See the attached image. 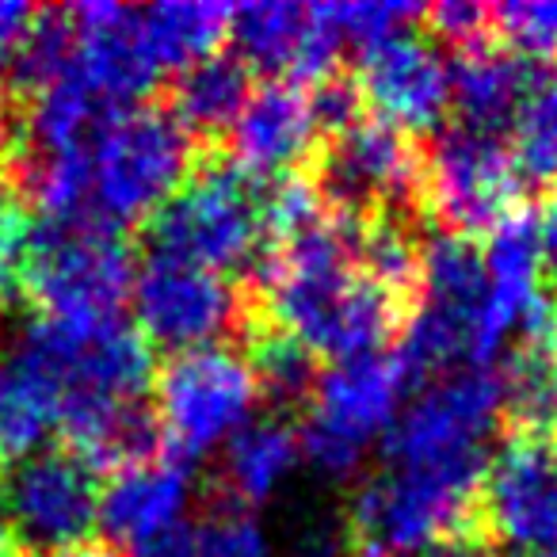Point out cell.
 Instances as JSON below:
<instances>
[{
	"label": "cell",
	"instance_id": "6da1fadb",
	"mask_svg": "<svg viewBox=\"0 0 557 557\" xmlns=\"http://www.w3.org/2000/svg\"><path fill=\"white\" fill-rule=\"evenodd\" d=\"M500 412V374L488 367L450 371L432 382L386 432L389 470L420 473L458 493H481L488 432Z\"/></svg>",
	"mask_w": 557,
	"mask_h": 557
},
{
	"label": "cell",
	"instance_id": "7a4b0ae2",
	"mask_svg": "<svg viewBox=\"0 0 557 557\" xmlns=\"http://www.w3.org/2000/svg\"><path fill=\"white\" fill-rule=\"evenodd\" d=\"M191 176V134L172 111L134 103L108 115L88 146V199L100 222L126 225L157 214Z\"/></svg>",
	"mask_w": 557,
	"mask_h": 557
},
{
	"label": "cell",
	"instance_id": "3957f363",
	"mask_svg": "<svg viewBox=\"0 0 557 557\" xmlns=\"http://www.w3.org/2000/svg\"><path fill=\"white\" fill-rule=\"evenodd\" d=\"M20 287L50 321H111L134 295V252L115 225L92 214L47 218L35 230Z\"/></svg>",
	"mask_w": 557,
	"mask_h": 557
},
{
	"label": "cell",
	"instance_id": "277c9868",
	"mask_svg": "<svg viewBox=\"0 0 557 557\" xmlns=\"http://www.w3.org/2000/svg\"><path fill=\"white\" fill-rule=\"evenodd\" d=\"M263 240L260 191L230 157H202L149 222L153 256L207 271L245 268Z\"/></svg>",
	"mask_w": 557,
	"mask_h": 557
},
{
	"label": "cell",
	"instance_id": "5b68a950",
	"mask_svg": "<svg viewBox=\"0 0 557 557\" xmlns=\"http://www.w3.org/2000/svg\"><path fill=\"white\" fill-rule=\"evenodd\" d=\"M412 374L386 351L336 363L318 379L310 417L298 435L306 462L329 481H344L363 466V455L401 412V397Z\"/></svg>",
	"mask_w": 557,
	"mask_h": 557
},
{
	"label": "cell",
	"instance_id": "8992f818",
	"mask_svg": "<svg viewBox=\"0 0 557 557\" xmlns=\"http://www.w3.org/2000/svg\"><path fill=\"white\" fill-rule=\"evenodd\" d=\"M260 389L252 367L233 348L176 351L157 374V428L176 450V462H191L207 450L230 443L240 428H248Z\"/></svg>",
	"mask_w": 557,
	"mask_h": 557
},
{
	"label": "cell",
	"instance_id": "52a82bcc",
	"mask_svg": "<svg viewBox=\"0 0 557 557\" xmlns=\"http://www.w3.org/2000/svg\"><path fill=\"white\" fill-rule=\"evenodd\" d=\"M321 199L348 218L409 214L424 195V161L409 134L382 119H359L333 134L313 172Z\"/></svg>",
	"mask_w": 557,
	"mask_h": 557
},
{
	"label": "cell",
	"instance_id": "ba28073f",
	"mask_svg": "<svg viewBox=\"0 0 557 557\" xmlns=\"http://www.w3.org/2000/svg\"><path fill=\"white\" fill-rule=\"evenodd\" d=\"M0 523L47 557L81 546L100 523L96 473L73 450H35L0 466Z\"/></svg>",
	"mask_w": 557,
	"mask_h": 557
},
{
	"label": "cell",
	"instance_id": "9c48e42d",
	"mask_svg": "<svg viewBox=\"0 0 557 557\" xmlns=\"http://www.w3.org/2000/svg\"><path fill=\"white\" fill-rule=\"evenodd\" d=\"M424 199L447 233H493L516 214L519 169L500 134L458 123L440 134L424 161Z\"/></svg>",
	"mask_w": 557,
	"mask_h": 557
},
{
	"label": "cell",
	"instance_id": "30bf717a",
	"mask_svg": "<svg viewBox=\"0 0 557 557\" xmlns=\"http://www.w3.org/2000/svg\"><path fill=\"white\" fill-rule=\"evenodd\" d=\"M134 306L141 336L176 351L210 348L233 329H245V306L230 278L169 256H153L134 275Z\"/></svg>",
	"mask_w": 557,
	"mask_h": 557
},
{
	"label": "cell",
	"instance_id": "8fae6325",
	"mask_svg": "<svg viewBox=\"0 0 557 557\" xmlns=\"http://www.w3.org/2000/svg\"><path fill=\"white\" fill-rule=\"evenodd\" d=\"M481 511L504 546L527 554L557 549V440L516 435L488 458Z\"/></svg>",
	"mask_w": 557,
	"mask_h": 557
},
{
	"label": "cell",
	"instance_id": "7c38bea8",
	"mask_svg": "<svg viewBox=\"0 0 557 557\" xmlns=\"http://www.w3.org/2000/svg\"><path fill=\"white\" fill-rule=\"evenodd\" d=\"M356 88L394 131H432L450 108V65L435 39L405 27L363 50Z\"/></svg>",
	"mask_w": 557,
	"mask_h": 557
},
{
	"label": "cell",
	"instance_id": "4fadbf2b",
	"mask_svg": "<svg viewBox=\"0 0 557 557\" xmlns=\"http://www.w3.org/2000/svg\"><path fill=\"white\" fill-rule=\"evenodd\" d=\"M230 39L237 42L245 65L287 73L298 85H306V81L318 85V81L333 77L344 47L321 4L302 9V4H287V0H263V4L233 9Z\"/></svg>",
	"mask_w": 557,
	"mask_h": 557
},
{
	"label": "cell",
	"instance_id": "5bb4252c",
	"mask_svg": "<svg viewBox=\"0 0 557 557\" xmlns=\"http://www.w3.org/2000/svg\"><path fill=\"white\" fill-rule=\"evenodd\" d=\"M73 32H77V77L100 96L103 108L141 100L157 85L153 50L141 32V12L111 4V0H88L70 9Z\"/></svg>",
	"mask_w": 557,
	"mask_h": 557
},
{
	"label": "cell",
	"instance_id": "9a60e30c",
	"mask_svg": "<svg viewBox=\"0 0 557 557\" xmlns=\"http://www.w3.org/2000/svg\"><path fill=\"white\" fill-rule=\"evenodd\" d=\"M321 138L310 88L298 81H271L248 96L237 123L230 126V164L248 180L290 176Z\"/></svg>",
	"mask_w": 557,
	"mask_h": 557
},
{
	"label": "cell",
	"instance_id": "2e32d148",
	"mask_svg": "<svg viewBox=\"0 0 557 557\" xmlns=\"http://www.w3.org/2000/svg\"><path fill=\"white\" fill-rule=\"evenodd\" d=\"M191 504V473L176 458H146L111 473L100 493V523L115 542L146 549L180 531Z\"/></svg>",
	"mask_w": 557,
	"mask_h": 557
},
{
	"label": "cell",
	"instance_id": "e0dca14e",
	"mask_svg": "<svg viewBox=\"0 0 557 557\" xmlns=\"http://www.w3.org/2000/svg\"><path fill=\"white\" fill-rule=\"evenodd\" d=\"M65 386L47 356L20 336L0 359V466L27 458L62 420Z\"/></svg>",
	"mask_w": 557,
	"mask_h": 557
},
{
	"label": "cell",
	"instance_id": "ac0fdd59",
	"mask_svg": "<svg viewBox=\"0 0 557 557\" xmlns=\"http://www.w3.org/2000/svg\"><path fill=\"white\" fill-rule=\"evenodd\" d=\"M58 428L70 440V450L88 470H123V466L153 458L161 428L141 401L96 394H65Z\"/></svg>",
	"mask_w": 557,
	"mask_h": 557
},
{
	"label": "cell",
	"instance_id": "d6986e66",
	"mask_svg": "<svg viewBox=\"0 0 557 557\" xmlns=\"http://www.w3.org/2000/svg\"><path fill=\"white\" fill-rule=\"evenodd\" d=\"M539 73L542 65H534L531 58L488 47V42L462 50L450 70V100L462 115V126L496 134L516 119Z\"/></svg>",
	"mask_w": 557,
	"mask_h": 557
},
{
	"label": "cell",
	"instance_id": "ffe728a7",
	"mask_svg": "<svg viewBox=\"0 0 557 557\" xmlns=\"http://www.w3.org/2000/svg\"><path fill=\"white\" fill-rule=\"evenodd\" d=\"M298 458H302L298 435L283 420H260V424L240 428L225 443L222 478H218L222 493L240 508H256L283 488V481L295 473Z\"/></svg>",
	"mask_w": 557,
	"mask_h": 557
},
{
	"label": "cell",
	"instance_id": "44dd1931",
	"mask_svg": "<svg viewBox=\"0 0 557 557\" xmlns=\"http://www.w3.org/2000/svg\"><path fill=\"white\" fill-rule=\"evenodd\" d=\"M252 96V73L240 58L210 54L187 65L172 85V119L187 134H222L237 123L240 108Z\"/></svg>",
	"mask_w": 557,
	"mask_h": 557
},
{
	"label": "cell",
	"instance_id": "7402d4cb",
	"mask_svg": "<svg viewBox=\"0 0 557 557\" xmlns=\"http://www.w3.org/2000/svg\"><path fill=\"white\" fill-rule=\"evenodd\" d=\"M230 4H207V0H169L141 12V32L153 50L157 65H195L218 54L222 39H230Z\"/></svg>",
	"mask_w": 557,
	"mask_h": 557
},
{
	"label": "cell",
	"instance_id": "603a6c76",
	"mask_svg": "<svg viewBox=\"0 0 557 557\" xmlns=\"http://www.w3.org/2000/svg\"><path fill=\"white\" fill-rule=\"evenodd\" d=\"M500 374V412L519 435L554 440L557 435V348L523 344L511 351Z\"/></svg>",
	"mask_w": 557,
	"mask_h": 557
},
{
	"label": "cell",
	"instance_id": "cb8c5ba5",
	"mask_svg": "<svg viewBox=\"0 0 557 557\" xmlns=\"http://www.w3.org/2000/svg\"><path fill=\"white\" fill-rule=\"evenodd\" d=\"M248 333H252V359H248V367H252L256 389H260L263 401H271L275 409L310 405L321 379L318 356L302 341L268 325V321H256Z\"/></svg>",
	"mask_w": 557,
	"mask_h": 557
},
{
	"label": "cell",
	"instance_id": "d4e9b609",
	"mask_svg": "<svg viewBox=\"0 0 557 557\" xmlns=\"http://www.w3.org/2000/svg\"><path fill=\"white\" fill-rule=\"evenodd\" d=\"M516 169L542 184H557V73L542 70L516 111Z\"/></svg>",
	"mask_w": 557,
	"mask_h": 557
},
{
	"label": "cell",
	"instance_id": "484cf974",
	"mask_svg": "<svg viewBox=\"0 0 557 557\" xmlns=\"http://www.w3.org/2000/svg\"><path fill=\"white\" fill-rule=\"evenodd\" d=\"M77 65V32H73L70 12H42L35 20L27 42L12 58V73L24 96L39 92V88L54 85V81L70 77Z\"/></svg>",
	"mask_w": 557,
	"mask_h": 557
},
{
	"label": "cell",
	"instance_id": "4316f807",
	"mask_svg": "<svg viewBox=\"0 0 557 557\" xmlns=\"http://www.w3.org/2000/svg\"><path fill=\"white\" fill-rule=\"evenodd\" d=\"M325 20L344 42H359V47H374V42L389 39V35L405 32V24L424 16L420 4H401V0H356V4H321Z\"/></svg>",
	"mask_w": 557,
	"mask_h": 557
},
{
	"label": "cell",
	"instance_id": "83f0119b",
	"mask_svg": "<svg viewBox=\"0 0 557 557\" xmlns=\"http://www.w3.org/2000/svg\"><path fill=\"white\" fill-rule=\"evenodd\" d=\"M493 24L523 58L557 54V0H511L493 9Z\"/></svg>",
	"mask_w": 557,
	"mask_h": 557
},
{
	"label": "cell",
	"instance_id": "f1b7e54d",
	"mask_svg": "<svg viewBox=\"0 0 557 557\" xmlns=\"http://www.w3.org/2000/svg\"><path fill=\"white\" fill-rule=\"evenodd\" d=\"M32 240L35 225L27 214V202H20L9 187H0V295H12L24 283Z\"/></svg>",
	"mask_w": 557,
	"mask_h": 557
},
{
	"label": "cell",
	"instance_id": "f546056e",
	"mask_svg": "<svg viewBox=\"0 0 557 557\" xmlns=\"http://www.w3.org/2000/svg\"><path fill=\"white\" fill-rule=\"evenodd\" d=\"M199 557H271L268 534L245 511H225L195 534Z\"/></svg>",
	"mask_w": 557,
	"mask_h": 557
},
{
	"label": "cell",
	"instance_id": "4dcf8cb0",
	"mask_svg": "<svg viewBox=\"0 0 557 557\" xmlns=\"http://www.w3.org/2000/svg\"><path fill=\"white\" fill-rule=\"evenodd\" d=\"M424 16L440 39L455 42V47H462V50L485 42V32H488V24H493V9L473 4V0H443V4L428 9Z\"/></svg>",
	"mask_w": 557,
	"mask_h": 557
},
{
	"label": "cell",
	"instance_id": "1f68e13d",
	"mask_svg": "<svg viewBox=\"0 0 557 557\" xmlns=\"http://www.w3.org/2000/svg\"><path fill=\"white\" fill-rule=\"evenodd\" d=\"M290 557H356L348 523L329 516H310L295 527Z\"/></svg>",
	"mask_w": 557,
	"mask_h": 557
},
{
	"label": "cell",
	"instance_id": "d6a6232c",
	"mask_svg": "<svg viewBox=\"0 0 557 557\" xmlns=\"http://www.w3.org/2000/svg\"><path fill=\"white\" fill-rule=\"evenodd\" d=\"M35 20H39V12L24 0H0V58H9V62L16 58V50L32 35Z\"/></svg>",
	"mask_w": 557,
	"mask_h": 557
},
{
	"label": "cell",
	"instance_id": "836d02e7",
	"mask_svg": "<svg viewBox=\"0 0 557 557\" xmlns=\"http://www.w3.org/2000/svg\"><path fill=\"white\" fill-rule=\"evenodd\" d=\"M534 237H539L542 268H549V275L557 278V187L542 199L539 218H534Z\"/></svg>",
	"mask_w": 557,
	"mask_h": 557
},
{
	"label": "cell",
	"instance_id": "e575fe53",
	"mask_svg": "<svg viewBox=\"0 0 557 557\" xmlns=\"http://www.w3.org/2000/svg\"><path fill=\"white\" fill-rule=\"evenodd\" d=\"M138 557H199V546H195L191 534H169V539L153 542V546L138 549Z\"/></svg>",
	"mask_w": 557,
	"mask_h": 557
},
{
	"label": "cell",
	"instance_id": "d590c367",
	"mask_svg": "<svg viewBox=\"0 0 557 557\" xmlns=\"http://www.w3.org/2000/svg\"><path fill=\"white\" fill-rule=\"evenodd\" d=\"M50 557H119L115 549L108 546H92V542H81V546H70V549H58Z\"/></svg>",
	"mask_w": 557,
	"mask_h": 557
},
{
	"label": "cell",
	"instance_id": "8d00e7d4",
	"mask_svg": "<svg viewBox=\"0 0 557 557\" xmlns=\"http://www.w3.org/2000/svg\"><path fill=\"white\" fill-rule=\"evenodd\" d=\"M0 557H24V546L16 542V534L0 523Z\"/></svg>",
	"mask_w": 557,
	"mask_h": 557
},
{
	"label": "cell",
	"instance_id": "74e56055",
	"mask_svg": "<svg viewBox=\"0 0 557 557\" xmlns=\"http://www.w3.org/2000/svg\"><path fill=\"white\" fill-rule=\"evenodd\" d=\"M440 557H493V554H488V549H481V546H473V542H458V546L443 549Z\"/></svg>",
	"mask_w": 557,
	"mask_h": 557
},
{
	"label": "cell",
	"instance_id": "f35d334b",
	"mask_svg": "<svg viewBox=\"0 0 557 557\" xmlns=\"http://www.w3.org/2000/svg\"><path fill=\"white\" fill-rule=\"evenodd\" d=\"M534 557H557V549H549V554H534Z\"/></svg>",
	"mask_w": 557,
	"mask_h": 557
}]
</instances>
